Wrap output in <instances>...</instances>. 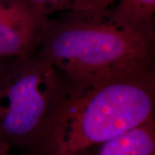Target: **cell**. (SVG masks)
Here are the masks:
<instances>
[{
	"label": "cell",
	"mask_w": 155,
	"mask_h": 155,
	"mask_svg": "<svg viewBox=\"0 0 155 155\" xmlns=\"http://www.w3.org/2000/svg\"><path fill=\"white\" fill-rule=\"evenodd\" d=\"M0 155H12L10 144L0 140Z\"/></svg>",
	"instance_id": "cell-8"
},
{
	"label": "cell",
	"mask_w": 155,
	"mask_h": 155,
	"mask_svg": "<svg viewBox=\"0 0 155 155\" xmlns=\"http://www.w3.org/2000/svg\"><path fill=\"white\" fill-rule=\"evenodd\" d=\"M61 75L38 55L0 61V140L41 137L65 84Z\"/></svg>",
	"instance_id": "cell-3"
},
{
	"label": "cell",
	"mask_w": 155,
	"mask_h": 155,
	"mask_svg": "<svg viewBox=\"0 0 155 155\" xmlns=\"http://www.w3.org/2000/svg\"><path fill=\"white\" fill-rule=\"evenodd\" d=\"M117 5L146 21H153L155 0H114Z\"/></svg>",
	"instance_id": "cell-7"
},
{
	"label": "cell",
	"mask_w": 155,
	"mask_h": 155,
	"mask_svg": "<svg viewBox=\"0 0 155 155\" xmlns=\"http://www.w3.org/2000/svg\"><path fill=\"white\" fill-rule=\"evenodd\" d=\"M48 20L26 0H0V61L30 55Z\"/></svg>",
	"instance_id": "cell-4"
},
{
	"label": "cell",
	"mask_w": 155,
	"mask_h": 155,
	"mask_svg": "<svg viewBox=\"0 0 155 155\" xmlns=\"http://www.w3.org/2000/svg\"><path fill=\"white\" fill-rule=\"evenodd\" d=\"M79 155H155L154 119Z\"/></svg>",
	"instance_id": "cell-5"
},
{
	"label": "cell",
	"mask_w": 155,
	"mask_h": 155,
	"mask_svg": "<svg viewBox=\"0 0 155 155\" xmlns=\"http://www.w3.org/2000/svg\"><path fill=\"white\" fill-rule=\"evenodd\" d=\"M41 15L49 18L55 13H67L106 8L116 5L114 0H26Z\"/></svg>",
	"instance_id": "cell-6"
},
{
	"label": "cell",
	"mask_w": 155,
	"mask_h": 155,
	"mask_svg": "<svg viewBox=\"0 0 155 155\" xmlns=\"http://www.w3.org/2000/svg\"><path fill=\"white\" fill-rule=\"evenodd\" d=\"M37 55L72 82H97L152 71L153 21L117 5L48 18Z\"/></svg>",
	"instance_id": "cell-1"
},
{
	"label": "cell",
	"mask_w": 155,
	"mask_h": 155,
	"mask_svg": "<svg viewBox=\"0 0 155 155\" xmlns=\"http://www.w3.org/2000/svg\"><path fill=\"white\" fill-rule=\"evenodd\" d=\"M65 84L40 138L50 155H79L154 119L153 70Z\"/></svg>",
	"instance_id": "cell-2"
}]
</instances>
